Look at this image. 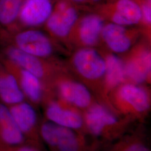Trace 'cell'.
<instances>
[{
    "mask_svg": "<svg viewBox=\"0 0 151 151\" xmlns=\"http://www.w3.org/2000/svg\"><path fill=\"white\" fill-rule=\"evenodd\" d=\"M65 65L68 70L88 87L99 101L106 70L105 60L101 49H75Z\"/></svg>",
    "mask_w": 151,
    "mask_h": 151,
    "instance_id": "cell-1",
    "label": "cell"
},
{
    "mask_svg": "<svg viewBox=\"0 0 151 151\" xmlns=\"http://www.w3.org/2000/svg\"><path fill=\"white\" fill-rule=\"evenodd\" d=\"M108 103L119 115L132 122L140 121L151 110V91L146 85L125 82L110 92Z\"/></svg>",
    "mask_w": 151,
    "mask_h": 151,
    "instance_id": "cell-2",
    "label": "cell"
},
{
    "mask_svg": "<svg viewBox=\"0 0 151 151\" xmlns=\"http://www.w3.org/2000/svg\"><path fill=\"white\" fill-rule=\"evenodd\" d=\"M0 39L22 52L45 59H57V53H65L64 46L45 32L37 28H27L0 32Z\"/></svg>",
    "mask_w": 151,
    "mask_h": 151,
    "instance_id": "cell-3",
    "label": "cell"
},
{
    "mask_svg": "<svg viewBox=\"0 0 151 151\" xmlns=\"http://www.w3.org/2000/svg\"><path fill=\"white\" fill-rule=\"evenodd\" d=\"M83 115L87 135L105 141L120 138L133 122L99 101L83 111Z\"/></svg>",
    "mask_w": 151,
    "mask_h": 151,
    "instance_id": "cell-4",
    "label": "cell"
},
{
    "mask_svg": "<svg viewBox=\"0 0 151 151\" xmlns=\"http://www.w3.org/2000/svg\"><path fill=\"white\" fill-rule=\"evenodd\" d=\"M0 54L37 77L51 91V85L55 76L67 70L65 63L60 60L34 56L9 45H4Z\"/></svg>",
    "mask_w": 151,
    "mask_h": 151,
    "instance_id": "cell-5",
    "label": "cell"
},
{
    "mask_svg": "<svg viewBox=\"0 0 151 151\" xmlns=\"http://www.w3.org/2000/svg\"><path fill=\"white\" fill-rule=\"evenodd\" d=\"M51 90L55 98L82 112L98 101L91 90L68 70L55 76Z\"/></svg>",
    "mask_w": 151,
    "mask_h": 151,
    "instance_id": "cell-6",
    "label": "cell"
},
{
    "mask_svg": "<svg viewBox=\"0 0 151 151\" xmlns=\"http://www.w3.org/2000/svg\"><path fill=\"white\" fill-rule=\"evenodd\" d=\"M39 133L42 143L51 151H93L86 135L46 119L40 121Z\"/></svg>",
    "mask_w": 151,
    "mask_h": 151,
    "instance_id": "cell-7",
    "label": "cell"
},
{
    "mask_svg": "<svg viewBox=\"0 0 151 151\" xmlns=\"http://www.w3.org/2000/svg\"><path fill=\"white\" fill-rule=\"evenodd\" d=\"M81 7L70 0H56L50 15L43 25L45 32L68 48L70 31L81 15Z\"/></svg>",
    "mask_w": 151,
    "mask_h": 151,
    "instance_id": "cell-8",
    "label": "cell"
},
{
    "mask_svg": "<svg viewBox=\"0 0 151 151\" xmlns=\"http://www.w3.org/2000/svg\"><path fill=\"white\" fill-rule=\"evenodd\" d=\"M86 13L81 14L69 35L68 49L99 48L101 34L106 21L97 12L82 7Z\"/></svg>",
    "mask_w": 151,
    "mask_h": 151,
    "instance_id": "cell-9",
    "label": "cell"
},
{
    "mask_svg": "<svg viewBox=\"0 0 151 151\" xmlns=\"http://www.w3.org/2000/svg\"><path fill=\"white\" fill-rule=\"evenodd\" d=\"M151 41L139 40L121 58L127 82L146 85L151 83Z\"/></svg>",
    "mask_w": 151,
    "mask_h": 151,
    "instance_id": "cell-10",
    "label": "cell"
},
{
    "mask_svg": "<svg viewBox=\"0 0 151 151\" xmlns=\"http://www.w3.org/2000/svg\"><path fill=\"white\" fill-rule=\"evenodd\" d=\"M106 22L126 27H140L142 15L135 0H104L90 9Z\"/></svg>",
    "mask_w": 151,
    "mask_h": 151,
    "instance_id": "cell-11",
    "label": "cell"
},
{
    "mask_svg": "<svg viewBox=\"0 0 151 151\" xmlns=\"http://www.w3.org/2000/svg\"><path fill=\"white\" fill-rule=\"evenodd\" d=\"M142 35L144 37L140 27H126L106 22L101 34L100 47L114 54L123 55Z\"/></svg>",
    "mask_w": 151,
    "mask_h": 151,
    "instance_id": "cell-12",
    "label": "cell"
},
{
    "mask_svg": "<svg viewBox=\"0 0 151 151\" xmlns=\"http://www.w3.org/2000/svg\"><path fill=\"white\" fill-rule=\"evenodd\" d=\"M0 60L16 78L26 100L36 107L53 93L39 78L0 54Z\"/></svg>",
    "mask_w": 151,
    "mask_h": 151,
    "instance_id": "cell-13",
    "label": "cell"
},
{
    "mask_svg": "<svg viewBox=\"0 0 151 151\" xmlns=\"http://www.w3.org/2000/svg\"><path fill=\"white\" fill-rule=\"evenodd\" d=\"M45 119L87 135L83 112L57 99L49 97L42 104Z\"/></svg>",
    "mask_w": 151,
    "mask_h": 151,
    "instance_id": "cell-14",
    "label": "cell"
},
{
    "mask_svg": "<svg viewBox=\"0 0 151 151\" xmlns=\"http://www.w3.org/2000/svg\"><path fill=\"white\" fill-rule=\"evenodd\" d=\"M8 107L16 126L27 142L43 146L39 133L40 120L35 106L25 100Z\"/></svg>",
    "mask_w": 151,
    "mask_h": 151,
    "instance_id": "cell-15",
    "label": "cell"
},
{
    "mask_svg": "<svg viewBox=\"0 0 151 151\" xmlns=\"http://www.w3.org/2000/svg\"><path fill=\"white\" fill-rule=\"evenodd\" d=\"M55 1L24 0L16 24L10 30L43 27L52 13Z\"/></svg>",
    "mask_w": 151,
    "mask_h": 151,
    "instance_id": "cell-16",
    "label": "cell"
},
{
    "mask_svg": "<svg viewBox=\"0 0 151 151\" xmlns=\"http://www.w3.org/2000/svg\"><path fill=\"white\" fill-rule=\"evenodd\" d=\"M101 49L105 60L106 70L99 101L109 107L108 103L109 94L114 89L127 82V81L124 64L121 57L105 49Z\"/></svg>",
    "mask_w": 151,
    "mask_h": 151,
    "instance_id": "cell-17",
    "label": "cell"
},
{
    "mask_svg": "<svg viewBox=\"0 0 151 151\" xmlns=\"http://www.w3.org/2000/svg\"><path fill=\"white\" fill-rule=\"evenodd\" d=\"M25 100L15 77L0 60V102L10 106Z\"/></svg>",
    "mask_w": 151,
    "mask_h": 151,
    "instance_id": "cell-18",
    "label": "cell"
},
{
    "mask_svg": "<svg viewBox=\"0 0 151 151\" xmlns=\"http://www.w3.org/2000/svg\"><path fill=\"white\" fill-rule=\"evenodd\" d=\"M27 142L16 126L9 107L0 102V143L17 145Z\"/></svg>",
    "mask_w": 151,
    "mask_h": 151,
    "instance_id": "cell-19",
    "label": "cell"
},
{
    "mask_svg": "<svg viewBox=\"0 0 151 151\" xmlns=\"http://www.w3.org/2000/svg\"><path fill=\"white\" fill-rule=\"evenodd\" d=\"M144 129L139 127L115 140L108 151H151Z\"/></svg>",
    "mask_w": 151,
    "mask_h": 151,
    "instance_id": "cell-20",
    "label": "cell"
},
{
    "mask_svg": "<svg viewBox=\"0 0 151 151\" xmlns=\"http://www.w3.org/2000/svg\"><path fill=\"white\" fill-rule=\"evenodd\" d=\"M24 0H0V31L10 30L16 24Z\"/></svg>",
    "mask_w": 151,
    "mask_h": 151,
    "instance_id": "cell-21",
    "label": "cell"
},
{
    "mask_svg": "<svg viewBox=\"0 0 151 151\" xmlns=\"http://www.w3.org/2000/svg\"><path fill=\"white\" fill-rule=\"evenodd\" d=\"M140 7L142 20L140 27L143 35L151 41V0H135Z\"/></svg>",
    "mask_w": 151,
    "mask_h": 151,
    "instance_id": "cell-22",
    "label": "cell"
},
{
    "mask_svg": "<svg viewBox=\"0 0 151 151\" xmlns=\"http://www.w3.org/2000/svg\"><path fill=\"white\" fill-rule=\"evenodd\" d=\"M42 147L28 142L17 145L0 143V151H44Z\"/></svg>",
    "mask_w": 151,
    "mask_h": 151,
    "instance_id": "cell-23",
    "label": "cell"
},
{
    "mask_svg": "<svg viewBox=\"0 0 151 151\" xmlns=\"http://www.w3.org/2000/svg\"><path fill=\"white\" fill-rule=\"evenodd\" d=\"M104 0H88L86 6L83 7L87 9L92 8L97 5L100 4V3H101Z\"/></svg>",
    "mask_w": 151,
    "mask_h": 151,
    "instance_id": "cell-24",
    "label": "cell"
},
{
    "mask_svg": "<svg viewBox=\"0 0 151 151\" xmlns=\"http://www.w3.org/2000/svg\"><path fill=\"white\" fill-rule=\"evenodd\" d=\"M71 2H72L73 4H76V5L83 7L86 5L87 2L88 0H70Z\"/></svg>",
    "mask_w": 151,
    "mask_h": 151,
    "instance_id": "cell-25",
    "label": "cell"
}]
</instances>
